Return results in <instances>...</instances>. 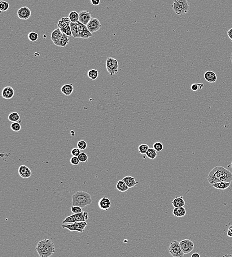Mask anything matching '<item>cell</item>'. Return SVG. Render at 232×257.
I'll return each mask as SVG.
<instances>
[{"instance_id": "34", "label": "cell", "mask_w": 232, "mask_h": 257, "mask_svg": "<svg viewBox=\"0 0 232 257\" xmlns=\"http://www.w3.org/2000/svg\"><path fill=\"white\" fill-rule=\"evenodd\" d=\"M10 5L9 3L4 1L0 2V11L5 12L9 10Z\"/></svg>"}, {"instance_id": "36", "label": "cell", "mask_w": 232, "mask_h": 257, "mask_svg": "<svg viewBox=\"0 0 232 257\" xmlns=\"http://www.w3.org/2000/svg\"><path fill=\"white\" fill-rule=\"evenodd\" d=\"M39 35L35 32H30L28 34V38L30 41L35 42L38 40Z\"/></svg>"}, {"instance_id": "32", "label": "cell", "mask_w": 232, "mask_h": 257, "mask_svg": "<svg viewBox=\"0 0 232 257\" xmlns=\"http://www.w3.org/2000/svg\"><path fill=\"white\" fill-rule=\"evenodd\" d=\"M79 34L80 38L84 39H87L92 36V33H91L89 30L85 31H79Z\"/></svg>"}, {"instance_id": "44", "label": "cell", "mask_w": 232, "mask_h": 257, "mask_svg": "<svg viewBox=\"0 0 232 257\" xmlns=\"http://www.w3.org/2000/svg\"><path fill=\"white\" fill-rule=\"evenodd\" d=\"M80 150L78 147L77 148H74L71 150V153L72 155L73 156H78L80 154Z\"/></svg>"}, {"instance_id": "18", "label": "cell", "mask_w": 232, "mask_h": 257, "mask_svg": "<svg viewBox=\"0 0 232 257\" xmlns=\"http://www.w3.org/2000/svg\"><path fill=\"white\" fill-rule=\"evenodd\" d=\"M204 77L207 82L209 83H215L217 81V76L216 74L212 71H206L204 74Z\"/></svg>"}, {"instance_id": "15", "label": "cell", "mask_w": 232, "mask_h": 257, "mask_svg": "<svg viewBox=\"0 0 232 257\" xmlns=\"http://www.w3.org/2000/svg\"><path fill=\"white\" fill-rule=\"evenodd\" d=\"M19 173L20 176L24 179L30 178L32 175L30 169L25 165H21L19 167Z\"/></svg>"}, {"instance_id": "35", "label": "cell", "mask_w": 232, "mask_h": 257, "mask_svg": "<svg viewBox=\"0 0 232 257\" xmlns=\"http://www.w3.org/2000/svg\"><path fill=\"white\" fill-rule=\"evenodd\" d=\"M11 128L12 131L15 132H18L21 130V125L20 123L17 122H12L11 125Z\"/></svg>"}, {"instance_id": "3", "label": "cell", "mask_w": 232, "mask_h": 257, "mask_svg": "<svg viewBox=\"0 0 232 257\" xmlns=\"http://www.w3.org/2000/svg\"><path fill=\"white\" fill-rule=\"evenodd\" d=\"M172 7L176 14L182 15L187 14L189 11V3L188 0H174Z\"/></svg>"}, {"instance_id": "19", "label": "cell", "mask_w": 232, "mask_h": 257, "mask_svg": "<svg viewBox=\"0 0 232 257\" xmlns=\"http://www.w3.org/2000/svg\"><path fill=\"white\" fill-rule=\"evenodd\" d=\"M73 86L72 84H65L63 85L61 88V92L62 93L66 96H69L72 94L73 92Z\"/></svg>"}, {"instance_id": "9", "label": "cell", "mask_w": 232, "mask_h": 257, "mask_svg": "<svg viewBox=\"0 0 232 257\" xmlns=\"http://www.w3.org/2000/svg\"><path fill=\"white\" fill-rule=\"evenodd\" d=\"M180 244L182 251L185 254L190 253L194 249V243H193V241L188 239L181 241Z\"/></svg>"}, {"instance_id": "47", "label": "cell", "mask_w": 232, "mask_h": 257, "mask_svg": "<svg viewBox=\"0 0 232 257\" xmlns=\"http://www.w3.org/2000/svg\"><path fill=\"white\" fill-rule=\"evenodd\" d=\"M227 236L229 237H232V225L229 228L227 231Z\"/></svg>"}, {"instance_id": "2", "label": "cell", "mask_w": 232, "mask_h": 257, "mask_svg": "<svg viewBox=\"0 0 232 257\" xmlns=\"http://www.w3.org/2000/svg\"><path fill=\"white\" fill-rule=\"evenodd\" d=\"M72 199L73 206H78L82 208L90 205L92 203L91 195L83 191L75 192L72 195Z\"/></svg>"}, {"instance_id": "20", "label": "cell", "mask_w": 232, "mask_h": 257, "mask_svg": "<svg viewBox=\"0 0 232 257\" xmlns=\"http://www.w3.org/2000/svg\"><path fill=\"white\" fill-rule=\"evenodd\" d=\"M63 33H62V31L60 30V28H58L57 29H55V30L53 31L51 34V40L53 41L54 44L57 42L59 40L61 37L63 36Z\"/></svg>"}, {"instance_id": "21", "label": "cell", "mask_w": 232, "mask_h": 257, "mask_svg": "<svg viewBox=\"0 0 232 257\" xmlns=\"http://www.w3.org/2000/svg\"><path fill=\"white\" fill-rule=\"evenodd\" d=\"M215 189L220 190H225L228 189L231 185V182H225V181H219L211 185Z\"/></svg>"}, {"instance_id": "1", "label": "cell", "mask_w": 232, "mask_h": 257, "mask_svg": "<svg viewBox=\"0 0 232 257\" xmlns=\"http://www.w3.org/2000/svg\"><path fill=\"white\" fill-rule=\"evenodd\" d=\"M36 250L41 257H49L55 252L54 243L48 239L40 241L37 244Z\"/></svg>"}, {"instance_id": "13", "label": "cell", "mask_w": 232, "mask_h": 257, "mask_svg": "<svg viewBox=\"0 0 232 257\" xmlns=\"http://www.w3.org/2000/svg\"><path fill=\"white\" fill-rule=\"evenodd\" d=\"M79 21L85 25H87L89 22L92 19L90 12L86 11H82L79 12Z\"/></svg>"}, {"instance_id": "40", "label": "cell", "mask_w": 232, "mask_h": 257, "mask_svg": "<svg viewBox=\"0 0 232 257\" xmlns=\"http://www.w3.org/2000/svg\"><path fill=\"white\" fill-rule=\"evenodd\" d=\"M79 160L80 161V162L82 163H85L86 162L88 161V156L86 153H80V154L78 156Z\"/></svg>"}, {"instance_id": "46", "label": "cell", "mask_w": 232, "mask_h": 257, "mask_svg": "<svg viewBox=\"0 0 232 257\" xmlns=\"http://www.w3.org/2000/svg\"><path fill=\"white\" fill-rule=\"evenodd\" d=\"M90 4L92 6H98L100 4V0H90Z\"/></svg>"}, {"instance_id": "25", "label": "cell", "mask_w": 232, "mask_h": 257, "mask_svg": "<svg viewBox=\"0 0 232 257\" xmlns=\"http://www.w3.org/2000/svg\"><path fill=\"white\" fill-rule=\"evenodd\" d=\"M71 21L69 17H63L61 20H59L58 22V28L62 29V28H65L69 26H70L71 24Z\"/></svg>"}, {"instance_id": "28", "label": "cell", "mask_w": 232, "mask_h": 257, "mask_svg": "<svg viewBox=\"0 0 232 257\" xmlns=\"http://www.w3.org/2000/svg\"><path fill=\"white\" fill-rule=\"evenodd\" d=\"M8 119L11 122H16L20 120V114L16 112L11 113L9 114Z\"/></svg>"}, {"instance_id": "49", "label": "cell", "mask_w": 232, "mask_h": 257, "mask_svg": "<svg viewBox=\"0 0 232 257\" xmlns=\"http://www.w3.org/2000/svg\"><path fill=\"white\" fill-rule=\"evenodd\" d=\"M200 255L198 253H194L192 254L191 257H200Z\"/></svg>"}, {"instance_id": "48", "label": "cell", "mask_w": 232, "mask_h": 257, "mask_svg": "<svg viewBox=\"0 0 232 257\" xmlns=\"http://www.w3.org/2000/svg\"><path fill=\"white\" fill-rule=\"evenodd\" d=\"M227 35L228 36V37H229V38H230V39L232 41V28L230 29L228 31Z\"/></svg>"}, {"instance_id": "39", "label": "cell", "mask_w": 232, "mask_h": 257, "mask_svg": "<svg viewBox=\"0 0 232 257\" xmlns=\"http://www.w3.org/2000/svg\"><path fill=\"white\" fill-rule=\"evenodd\" d=\"M77 147L82 150H86V148L87 147V143L85 141L83 140L79 141L77 142Z\"/></svg>"}, {"instance_id": "7", "label": "cell", "mask_w": 232, "mask_h": 257, "mask_svg": "<svg viewBox=\"0 0 232 257\" xmlns=\"http://www.w3.org/2000/svg\"><path fill=\"white\" fill-rule=\"evenodd\" d=\"M106 68L111 76L116 75L118 73L119 69L118 61L114 58H107L106 61Z\"/></svg>"}, {"instance_id": "51", "label": "cell", "mask_w": 232, "mask_h": 257, "mask_svg": "<svg viewBox=\"0 0 232 257\" xmlns=\"http://www.w3.org/2000/svg\"><path fill=\"white\" fill-rule=\"evenodd\" d=\"M232 256V255H225V256H224V257H225V256Z\"/></svg>"}, {"instance_id": "10", "label": "cell", "mask_w": 232, "mask_h": 257, "mask_svg": "<svg viewBox=\"0 0 232 257\" xmlns=\"http://www.w3.org/2000/svg\"><path fill=\"white\" fill-rule=\"evenodd\" d=\"M87 26L89 30L92 33L97 32L102 27V25L99 20L95 18H92Z\"/></svg>"}, {"instance_id": "8", "label": "cell", "mask_w": 232, "mask_h": 257, "mask_svg": "<svg viewBox=\"0 0 232 257\" xmlns=\"http://www.w3.org/2000/svg\"><path fill=\"white\" fill-rule=\"evenodd\" d=\"M169 251L173 257H182L184 256L185 254L181 247L180 242L177 240H174L170 243Z\"/></svg>"}, {"instance_id": "11", "label": "cell", "mask_w": 232, "mask_h": 257, "mask_svg": "<svg viewBox=\"0 0 232 257\" xmlns=\"http://www.w3.org/2000/svg\"><path fill=\"white\" fill-rule=\"evenodd\" d=\"M17 15L20 20H28L31 15V10L27 7H21L17 11Z\"/></svg>"}, {"instance_id": "23", "label": "cell", "mask_w": 232, "mask_h": 257, "mask_svg": "<svg viewBox=\"0 0 232 257\" xmlns=\"http://www.w3.org/2000/svg\"><path fill=\"white\" fill-rule=\"evenodd\" d=\"M124 182H125L127 185L128 186L129 188H132L136 185L137 184H139V182L138 181H136L135 178L134 177H132L131 176H125L123 179Z\"/></svg>"}, {"instance_id": "29", "label": "cell", "mask_w": 232, "mask_h": 257, "mask_svg": "<svg viewBox=\"0 0 232 257\" xmlns=\"http://www.w3.org/2000/svg\"><path fill=\"white\" fill-rule=\"evenodd\" d=\"M88 77L91 80H95L98 78V72L97 70L96 69H91L89 70L88 72L87 73Z\"/></svg>"}, {"instance_id": "52", "label": "cell", "mask_w": 232, "mask_h": 257, "mask_svg": "<svg viewBox=\"0 0 232 257\" xmlns=\"http://www.w3.org/2000/svg\"><path fill=\"white\" fill-rule=\"evenodd\" d=\"M231 61H232V54H231Z\"/></svg>"}, {"instance_id": "30", "label": "cell", "mask_w": 232, "mask_h": 257, "mask_svg": "<svg viewBox=\"0 0 232 257\" xmlns=\"http://www.w3.org/2000/svg\"><path fill=\"white\" fill-rule=\"evenodd\" d=\"M69 18L70 19L71 22L77 23L79 21V14L77 11H72L70 12L69 15Z\"/></svg>"}, {"instance_id": "12", "label": "cell", "mask_w": 232, "mask_h": 257, "mask_svg": "<svg viewBox=\"0 0 232 257\" xmlns=\"http://www.w3.org/2000/svg\"><path fill=\"white\" fill-rule=\"evenodd\" d=\"M221 181L231 182L232 181V172L222 166Z\"/></svg>"}, {"instance_id": "45", "label": "cell", "mask_w": 232, "mask_h": 257, "mask_svg": "<svg viewBox=\"0 0 232 257\" xmlns=\"http://www.w3.org/2000/svg\"><path fill=\"white\" fill-rule=\"evenodd\" d=\"M190 89L194 92H196V91H198V89H199L198 83H195L192 84V86L190 87Z\"/></svg>"}, {"instance_id": "6", "label": "cell", "mask_w": 232, "mask_h": 257, "mask_svg": "<svg viewBox=\"0 0 232 257\" xmlns=\"http://www.w3.org/2000/svg\"><path fill=\"white\" fill-rule=\"evenodd\" d=\"M221 169L222 166H216L212 169L209 173L208 176V180L210 185L216 182H219L221 177Z\"/></svg>"}, {"instance_id": "5", "label": "cell", "mask_w": 232, "mask_h": 257, "mask_svg": "<svg viewBox=\"0 0 232 257\" xmlns=\"http://www.w3.org/2000/svg\"><path fill=\"white\" fill-rule=\"evenodd\" d=\"M87 225V223L86 222H77L68 224H63L62 227L63 229H66L73 232L83 233L85 231V229Z\"/></svg>"}, {"instance_id": "24", "label": "cell", "mask_w": 232, "mask_h": 257, "mask_svg": "<svg viewBox=\"0 0 232 257\" xmlns=\"http://www.w3.org/2000/svg\"><path fill=\"white\" fill-rule=\"evenodd\" d=\"M172 204L174 208L184 207L185 204V202L183 199V196H180L175 198L172 201Z\"/></svg>"}, {"instance_id": "43", "label": "cell", "mask_w": 232, "mask_h": 257, "mask_svg": "<svg viewBox=\"0 0 232 257\" xmlns=\"http://www.w3.org/2000/svg\"><path fill=\"white\" fill-rule=\"evenodd\" d=\"M77 25L79 31H85L88 30L87 25L84 24L80 22V21H78L77 22Z\"/></svg>"}, {"instance_id": "4", "label": "cell", "mask_w": 232, "mask_h": 257, "mask_svg": "<svg viewBox=\"0 0 232 257\" xmlns=\"http://www.w3.org/2000/svg\"><path fill=\"white\" fill-rule=\"evenodd\" d=\"M88 219V213L87 211H84L81 213L74 214L72 215L66 217L65 220H63V223L64 224L77 222H86Z\"/></svg>"}, {"instance_id": "41", "label": "cell", "mask_w": 232, "mask_h": 257, "mask_svg": "<svg viewBox=\"0 0 232 257\" xmlns=\"http://www.w3.org/2000/svg\"><path fill=\"white\" fill-rule=\"evenodd\" d=\"M82 208L78 206H72L71 207V212L74 214H77L83 212Z\"/></svg>"}, {"instance_id": "16", "label": "cell", "mask_w": 232, "mask_h": 257, "mask_svg": "<svg viewBox=\"0 0 232 257\" xmlns=\"http://www.w3.org/2000/svg\"><path fill=\"white\" fill-rule=\"evenodd\" d=\"M98 207L102 210L107 211L111 207V201L108 198L103 197L98 201Z\"/></svg>"}, {"instance_id": "27", "label": "cell", "mask_w": 232, "mask_h": 257, "mask_svg": "<svg viewBox=\"0 0 232 257\" xmlns=\"http://www.w3.org/2000/svg\"><path fill=\"white\" fill-rule=\"evenodd\" d=\"M70 28H71V32L72 36L74 38H80L79 34V30L78 28L77 23L75 22H71L70 24Z\"/></svg>"}, {"instance_id": "38", "label": "cell", "mask_w": 232, "mask_h": 257, "mask_svg": "<svg viewBox=\"0 0 232 257\" xmlns=\"http://www.w3.org/2000/svg\"><path fill=\"white\" fill-rule=\"evenodd\" d=\"M153 148L155 149L156 151L160 152L161 151L164 149V145L160 142H156L154 143L153 145Z\"/></svg>"}, {"instance_id": "17", "label": "cell", "mask_w": 232, "mask_h": 257, "mask_svg": "<svg viewBox=\"0 0 232 257\" xmlns=\"http://www.w3.org/2000/svg\"><path fill=\"white\" fill-rule=\"evenodd\" d=\"M69 42V39L68 36L63 33L62 37L57 42H55L54 44L58 47L65 48L66 45L68 44Z\"/></svg>"}, {"instance_id": "33", "label": "cell", "mask_w": 232, "mask_h": 257, "mask_svg": "<svg viewBox=\"0 0 232 257\" xmlns=\"http://www.w3.org/2000/svg\"><path fill=\"white\" fill-rule=\"evenodd\" d=\"M138 149H139V153L142 155H144V154H146L147 152L149 149V146L148 145L143 143L139 146Z\"/></svg>"}, {"instance_id": "14", "label": "cell", "mask_w": 232, "mask_h": 257, "mask_svg": "<svg viewBox=\"0 0 232 257\" xmlns=\"http://www.w3.org/2000/svg\"><path fill=\"white\" fill-rule=\"evenodd\" d=\"M15 95V90L11 87H6L2 89V98L6 99H10L12 98Z\"/></svg>"}, {"instance_id": "53", "label": "cell", "mask_w": 232, "mask_h": 257, "mask_svg": "<svg viewBox=\"0 0 232 257\" xmlns=\"http://www.w3.org/2000/svg\"><path fill=\"white\" fill-rule=\"evenodd\" d=\"M231 166H232V167H231V168H232V162H231Z\"/></svg>"}, {"instance_id": "42", "label": "cell", "mask_w": 232, "mask_h": 257, "mask_svg": "<svg viewBox=\"0 0 232 257\" xmlns=\"http://www.w3.org/2000/svg\"><path fill=\"white\" fill-rule=\"evenodd\" d=\"M70 164L74 166L78 165L79 162H80V161L79 160L78 156H73L70 158Z\"/></svg>"}, {"instance_id": "31", "label": "cell", "mask_w": 232, "mask_h": 257, "mask_svg": "<svg viewBox=\"0 0 232 257\" xmlns=\"http://www.w3.org/2000/svg\"><path fill=\"white\" fill-rule=\"evenodd\" d=\"M146 154L149 159L151 160L156 158L157 156V151L154 148H149Z\"/></svg>"}, {"instance_id": "37", "label": "cell", "mask_w": 232, "mask_h": 257, "mask_svg": "<svg viewBox=\"0 0 232 257\" xmlns=\"http://www.w3.org/2000/svg\"><path fill=\"white\" fill-rule=\"evenodd\" d=\"M60 30L62 31V33H63L64 34L68 36V37H71L72 36V32H71V28H70V26H68V27H65V28H62L60 29Z\"/></svg>"}, {"instance_id": "22", "label": "cell", "mask_w": 232, "mask_h": 257, "mask_svg": "<svg viewBox=\"0 0 232 257\" xmlns=\"http://www.w3.org/2000/svg\"><path fill=\"white\" fill-rule=\"evenodd\" d=\"M173 214L178 218L184 217L186 214V210L184 207H176L173 210Z\"/></svg>"}, {"instance_id": "26", "label": "cell", "mask_w": 232, "mask_h": 257, "mask_svg": "<svg viewBox=\"0 0 232 257\" xmlns=\"http://www.w3.org/2000/svg\"><path fill=\"white\" fill-rule=\"evenodd\" d=\"M116 188L118 191L122 192L127 191L129 189L123 180H120L116 184Z\"/></svg>"}, {"instance_id": "50", "label": "cell", "mask_w": 232, "mask_h": 257, "mask_svg": "<svg viewBox=\"0 0 232 257\" xmlns=\"http://www.w3.org/2000/svg\"><path fill=\"white\" fill-rule=\"evenodd\" d=\"M198 86H199V89H202L203 88V87H204V85L202 83H198Z\"/></svg>"}]
</instances>
